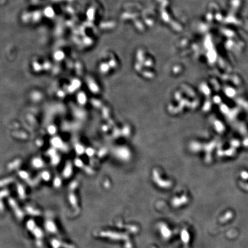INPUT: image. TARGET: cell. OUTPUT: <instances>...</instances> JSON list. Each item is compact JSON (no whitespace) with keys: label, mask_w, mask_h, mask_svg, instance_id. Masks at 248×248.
<instances>
[{"label":"cell","mask_w":248,"mask_h":248,"mask_svg":"<svg viewBox=\"0 0 248 248\" xmlns=\"http://www.w3.org/2000/svg\"><path fill=\"white\" fill-rule=\"evenodd\" d=\"M52 144L56 148H61L63 145L62 140L58 137H55L52 140Z\"/></svg>","instance_id":"1"},{"label":"cell","mask_w":248,"mask_h":248,"mask_svg":"<svg viewBox=\"0 0 248 248\" xmlns=\"http://www.w3.org/2000/svg\"><path fill=\"white\" fill-rule=\"evenodd\" d=\"M78 101L80 104H84L86 102V97L85 94L83 93H79L78 95Z\"/></svg>","instance_id":"2"},{"label":"cell","mask_w":248,"mask_h":248,"mask_svg":"<svg viewBox=\"0 0 248 248\" xmlns=\"http://www.w3.org/2000/svg\"><path fill=\"white\" fill-rule=\"evenodd\" d=\"M71 172H72V168H71V165L70 164H68V165H67V166H66V167L65 168V169H64V173H63V174H64V176H65V177H69L70 175H71Z\"/></svg>","instance_id":"3"},{"label":"cell","mask_w":248,"mask_h":248,"mask_svg":"<svg viewBox=\"0 0 248 248\" xmlns=\"http://www.w3.org/2000/svg\"><path fill=\"white\" fill-rule=\"evenodd\" d=\"M33 164L35 167L40 168L43 166L42 161L39 159H35L33 161Z\"/></svg>","instance_id":"4"},{"label":"cell","mask_w":248,"mask_h":248,"mask_svg":"<svg viewBox=\"0 0 248 248\" xmlns=\"http://www.w3.org/2000/svg\"><path fill=\"white\" fill-rule=\"evenodd\" d=\"M46 228H47L48 230L51 232H55V230H56V228H55V226H54L52 223L51 222L47 223Z\"/></svg>","instance_id":"5"},{"label":"cell","mask_w":248,"mask_h":248,"mask_svg":"<svg viewBox=\"0 0 248 248\" xmlns=\"http://www.w3.org/2000/svg\"><path fill=\"white\" fill-rule=\"evenodd\" d=\"M76 151H77L78 154H81L83 152L84 149H83V148L82 146H81L80 145H76Z\"/></svg>","instance_id":"6"},{"label":"cell","mask_w":248,"mask_h":248,"mask_svg":"<svg viewBox=\"0 0 248 248\" xmlns=\"http://www.w3.org/2000/svg\"><path fill=\"white\" fill-rule=\"evenodd\" d=\"M90 89L92 91H93L94 92H97L98 90V87L94 84V83H91L90 84Z\"/></svg>","instance_id":"7"},{"label":"cell","mask_w":248,"mask_h":248,"mask_svg":"<svg viewBox=\"0 0 248 248\" xmlns=\"http://www.w3.org/2000/svg\"><path fill=\"white\" fill-rule=\"evenodd\" d=\"M48 130L49 133L50 134H51V135H53V134H54L56 132V128L54 126H49Z\"/></svg>","instance_id":"8"},{"label":"cell","mask_w":248,"mask_h":248,"mask_svg":"<svg viewBox=\"0 0 248 248\" xmlns=\"http://www.w3.org/2000/svg\"><path fill=\"white\" fill-rule=\"evenodd\" d=\"M59 161V158L58 156H54L53 157H52V163L54 164H56Z\"/></svg>","instance_id":"9"},{"label":"cell","mask_w":248,"mask_h":248,"mask_svg":"<svg viewBox=\"0 0 248 248\" xmlns=\"http://www.w3.org/2000/svg\"><path fill=\"white\" fill-rule=\"evenodd\" d=\"M42 178L45 180H48L49 179V175L48 172H45L44 173H43L42 174Z\"/></svg>","instance_id":"10"},{"label":"cell","mask_w":248,"mask_h":248,"mask_svg":"<svg viewBox=\"0 0 248 248\" xmlns=\"http://www.w3.org/2000/svg\"><path fill=\"white\" fill-rule=\"evenodd\" d=\"M61 185V181L59 178H56L54 180V185L56 187H59Z\"/></svg>","instance_id":"11"},{"label":"cell","mask_w":248,"mask_h":248,"mask_svg":"<svg viewBox=\"0 0 248 248\" xmlns=\"http://www.w3.org/2000/svg\"><path fill=\"white\" fill-rule=\"evenodd\" d=\"M79 85H80V83H79L78 81L75 80V81L73 82V83L72 86H73V87L75 89H77V88L79 87Z\"/></svg>","instance_id":"12"},{"label":"cell","mask_w":248,"mask_h":248,"mask_svg":"<svg viewBox=\"0 0 248 248\" xmlns=\"http://www.w3.org/2000/svg\"><path fill=\"white\" fill-rule=\"evenodd\" d=\"M86 153H87V154L89 155V156H92L94 154V151H93L92 148H88L86 150Z\"/></svg>","instance_id":"13"},{"label":"cell","mask_w":248,"mask_h":248,"mask_svg":"<svg viewBox=\"0 0 248 248\" xmlns=\"http://www.w3.org/2000/svg\"><path fill=\"white\" fill-rule=\"evenodd\" d=\"M75 164H76V165H77V166H78V167H81L82 166V162L81 161V160H78V159L76 160Z\"/></svg>","instance_id":"14"},{"label":"cell","mask_w":248,"mask_h":248,"mask_svg":"<svg viewBox=\"0 0 248 248\" xmlns=\"http://www.w3.org/2000/svg\"><path fill=\"white\" fill-rule=\"evenodd\" d=\"M49 155L51 157H53V156H55V150L54 149H51L49 151Z\"/></svg>","instance_id":"15"},{"label":"cell","mask_w":248,"mask_h":248,"mask_svg":"<svg viewBox=\"0 0 248 248\" xmlns=\"http://www.w3.org/2000/svg\"><path fill=\"white\" fill-rule=\"evenodd\" d=\"M20 175L23 178H26L27 177V176H28L27 174V173H25V172H20Z\"/></svg>","instance_id":"16"}]
</instances>
